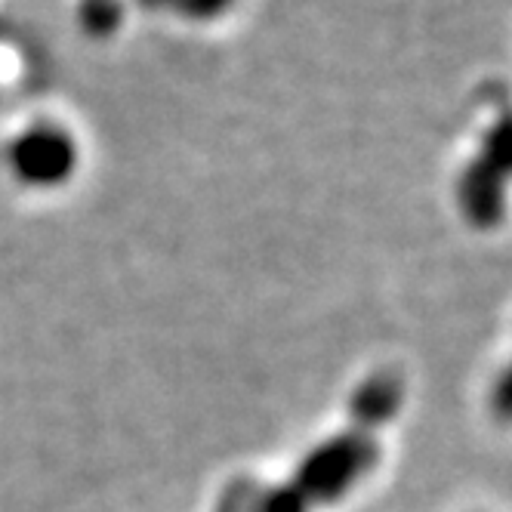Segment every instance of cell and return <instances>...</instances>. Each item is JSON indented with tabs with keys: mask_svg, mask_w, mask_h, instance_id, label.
Wrapping results in <instances>:
<instances>
[{
	"mask_svg": "<svg viewBox=\"0 0 512 512\" xmlns=\"http://www.w3.org/2000/svg\"><path fill=\"white\" fill-rule=\"evenodd\" d=\"M401 405V380L389 371L374 374L352 401L343 432L318 445L281 485L238 479L213 512H318L340 500L377 463V429L395 417Z\"/></svg>",
	"mask_w": 512,
	"mask_h": 512,
	"instance_id": "cell-1",
	"label": "cell"
},
{
	"mask_svg": "<svg viewBox=\"0 0 512 512\" xmlns=\"http://www.w3.org/2000/svg\"><path fill=\"white\" fill-rule=\"evenodd\" d=\"M78 142L59 124H34L22 130L10 145L13 173L25 186L53 189L75 173L78 167Z\"/></svg>",
	"mask_w": 512,
	"mask_h": 512,
	"instance_id": "cell-2",
	"label": "cell"
},
{
	"mask_svg": "<svg viewBox=\"0 0 512 512\" xmlns=\"http://www.w3.org/2000/svg\"><path fill=\"white\" fill-rule=\"evenodd\" d=\"M78 28L93 41H108L127 22V0H78Z\"/></svg>",
	"mask_w": 512,
	"mask_h": 512,
	"instance_id": "cell-3",
	"label": "cell"
},
{
	"mask_svg": "<svg viewBox=\"0 0 512 512\" xmlns=\"http://www.w3.org/2000/svg\"><path fill=\"white\" fill-rule=\"evenodd\" d=\"M235 7V0H170V13L192 19V22H213L219 16H226Z\"/></svg>",
	"mask_w": 512,
	"mask_h": 512,
	"instance_id": "cell-4",
	"label": "cell"
}]
</instances>
